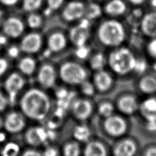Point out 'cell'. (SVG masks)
<instances>
[{"label":"cell","mask_w":156,"mask_h":156,"mask_svg":"<svg viewBox=\"0 0 156 156\" xmlns=\"http://www.w3.org/2000/svg\"><path fill=\"white\" fill-rule=\"evenodd\" d=\"M97 37L102 45L112 49L124 45L128 38L127 29L119 19L110 18L99 25Z\"/></svg>","instance_id":"cell-3"},{"label":"cell","mask_w":156,"mask_h":156,"mask_svg":"<svg viewBox=\"0 0 156 156\" xmlns=\"http://www.w3.org/2000/svg\"><path fill=\"white\" fill-rule=\"evenodd\" d=\"M7 134H9L5 130L4 132L0 130V143H2V144L5 143L6 141H7L9 140L7 139Z\"/></svg>","instance_id":"cell-47"},{"label":"cell","mask_w":156,"mask_h":156,"mask_svg":"<svg viewBox=\"0 0 156 156\" xmlns=\"http://www.w3.org/2000/svg\"><path fill=\"white\" fill-rule=\"evenodd\" d=\"M71 138L76 141L85 144L94 136V132L88 122H77L71 130Z\"/></svg>","instance_id":"cell-23"},{"label":"cell","mask_w":156,"mask_h":156,"mask_svg":"<svg viewBox=\"0 0 156 156\" xmlns=\"http://www.w3.org/2000/svg\"><path fill=\"white\" fill-rule=\"evenodd\" d=\"M138 156H156V142H150L141 146Z\"/></svg>","instance_id":"cell-39"},{"label":"cell","mask_w":156,"mask_h":156,"mask_svg":"<svg viewBox=\"0 0 156 156\" xmlns=\"http://www.w3.org/2000/svg\"><path fill=\"white\" fill-rule=\"evenodd\" d=\"M17 108L28 121L43 124L52 113L55 103L46 90L40 87L25 89L16 101Z\"/></svg>","instance_id":"cell-1"},{"label":"cell","mask_w":156,"mask_h":156,"mask_svg":"<svg viewBox=\"0 0 156 156\" xmlns=\"http://www.w3.org/2000/svg\"><path fill=\"white\" fill-rule=\"evenodd\" d=\"M150 71V62L143 55L138 54L133 70L134 79Z\"/></svg>","instance_id":"cell-30"},{"label":"cell","mask_w":156,"mask_h":156,"mask_svg":"<svg viewBox=\"0 0 156 156\" xmlns=\"http://www.w3.org/2000/svg\"><path fill=\"white\" fill-rule=\"evenodd\" d=\"M148 0H126L129 5L133 7H143L144 5L146 4Z\"/></svg>","instance_id":"cell-44"},{"label":"cell","mask_w":156,"mask_h":156,"mask_svg":"<svg viewBox=\"0 0 156 156\" xmlns=\"http://www.w3.org/2000/svg\"><path fill=\"white\" fill-rule=\"evenodd\" d=\"M138 28L140 33L146 38L156 37V10L145 12Z\"/></svg>","instance_id":"cell-20"},{"label":"cell","mask_w":156,"mask_h":156,"mask_svg":"<svg viewBox=\"0 0 156 156\" xmlns=\"http://www.w3.org/2000/svg\"><path fill=\"white\" fill-rule=\"evenodd\" d=\"M141 148L140 141L129 134L113 141L112 156H138Z\"/></svg>","instance_id":"cell-9"},{"label":"cell","mask_w":156,"mask_h":156,"mask_svg":"<svg viewBox=\"0 0 156 156\" xmlns=\"http://www.w3.org/2000/svg\"><path fill=\"white\" fill-rule=\"evenodd\" d=\"M43 23L41 16L37 12L29 13L26 18V25L31 29L35 30L40 28Z\"/></svg>","instance_id":"cell-34"},{"label":"cell","mask_w":156,"mask_h":156,"mask_svg":"<svg viewBox=\"0 0 156 156\" xmlns=\"http://www.w3.org/2000/svg\"><path fill=\"white\" fill-rule=\"evenodd\" d=\"M83 144L71 138L60 146V156H82Z\"/></svg>","instance_id":"cell-25"},{"label":"cell","mask_w":156,"mask_h":156,"mask_svg":"<svg viewBox=\"0 0 156 156\" xmlns=\"http://www.w3.org/2000/svg\"><path fill=\"white\" fill-rule=\"evenodd\" d=\"M138 54L130 47L122 45L112 49L107 55V66L115 77H133V70Z\"/></svg>","instance_id":"cell-2"},{"label":"cell","mask_w":156,"mask_h":156,"mask_svg":"<svg viewBox=\"0 0 156 156\" xmlns=\"http://www.w3.org/2000/svg\"><path fill=\"white\" fill-rule=\"evenodd\" d=\"M68 113L77 122H88L96 113V103L91 98L76 96L70 104Z\"/></svg>","instance_id":"cell-7"},{"label":"cell","mask_w":156,"mask_h":156,"mask_svg":"<svg viewBox=\"0 0 156 156\" xmlns=\"http://www.w3.org/2000/svg\"><path fill=\"white\" fill-rule=\"evenodd\" d=\"M2 15H3V13H2V10L0 9V22H1V20H2Z\"/></svg>","instance_id":"cell-51"},{"label":"cell","mask_w":156,"mask_h":156,"mask_svg":"<svg viewBox=\"0 0 156 156\" xmlns=\"http://www.w3.org/2000/svg\"><path fill=\"white\" fill-rule=\"evenodd\" d=\"M9 68L8 61L4 58H0V76L4 74Z\"/></svg>","instance_id":"cell-45"},{"label":"cell","mask_w":156,"mask_h":156,"mask_svg":"<svg viewBox=\"0 0 156 156\" xmlns=\"http://www.w3.org/2000/svg\"><path fill=\"white\" fill-rule=\"evenodd\" d=\"M20 156H43L41 149L27 147L23 149Z\"/></svg>","instance_id":"cell-41"},{"label":"cell","mask_w":156,"mask_h":156,"mask_svg":"<svg viewBox=\"0 0 156 156\" xmlns=\"http://www.w3.org/2000/svg\"><path fill=\"white\" fill-rule=\"evenodd\" d=\"M82 156H112L111 144L104 139L94 136L83 144Z\"/></svg>","instance_id":"cell-14"},{"label":"cell","mask_w":156,"mask_h":156,"mask_svg":"<svg viewBox=\"0 0 156 156\" xmlns=\"http://www.w3.org/2000/svg\"><path fill=\"white\" fill-rule=\"evenodd\" d=\"M99 128L106 138L113 141L130 134L132 124L130 118L119 113L99 119Z\"/></svg>","instance_id":"cell-4"},{"label":"cell","mask_w":156,"mask_h":156,"mask_svg":"<svg viewBox=\"0 0 156 156\" xmlns=\"http://www.w3.org/2000/svg\"><path fill=\"white\" fill-rule=\"evenodd\" d=\"M91 23L90 20L83 17L70 29L68 39L75 47L87 44L90 38Z\"/></svg>","instance_id":"cell-12"},{"label":"cell","mask_w":156,"mask_h":156,"mask_svg":"<svg viewBox=\"0 0 156 156\" xmlns=\"http://www.w3.org/2000/svg\"><path fill=\"white\" fill-rule=\"evenodd\" d=\"M142 97L135 90L124 91L119 93L113 101L116 112L128 118L136 116Z\"/></svg>","instance_id":"cell-6"},{"label":"cell","mask_w":156,"mask_h":156,"mask_svg":"<svg viewBox=\"0 0 156 156\" xmlns=\"http://www.w3.org/2000/svg\"><path fill=\"white\" fill-rule=\"evenodd\" d=\"M129 5L126 0H108L103 11L110 18L119 19L128 13Z\"/></svg>","instance_id":"cell-22"},{"label":"cell","mask_w":156,"mask_h":156,"mask_svg":"<svg viewBox=\"0 0 156 156\" xmlns=\"http://www.w3.org/2000/svg\"><path fill=\"white\" fill-rule=\"evenodd\" d=\"M133 87L141 97L156 95V74L149 71L135 77Z\"/></svg>","instance_id":"cell-15"},{"label":"cell","mask_w":156,"mask_h":156,"mask_svg":"<svg viewBox=\"0 0 156 156\" xmlns=\"http://www.w3.org/2000/svg\"><path fill=\"white\" fill-rule=\"evenodd\" d=\"M138 121L143 133L150 136H156V121Z\"/></svg>","instance_id":"cell-36"},{"label":"cell","mask_w":156,"mask_h":156,"mask_svg":"<svg viewBox=\"0 0 156 156\" xmlns=\"http://www.w3.org/2000/svg\"><path fill=\"white\" fill-rule=\"evenodd\" d=\"M23 148L17 140H8L2 145L0 156H20Z\"/></svg>","instance_id":"cell-28"},{"label":"cell","mask_w":156,"mask_h":156,"mask_svg":"<svg viewBox=\"0 0 156 156\" xmlns=\"http://www.w3.org/2000/svg\"><path fill=\"white\" fill-rule=\"evenodd\" d=\"M68 44V38L62 32L51 33L47 39V47L50 52H60L64 50Z\"/></svg>","instance_id":"cell-24"},{"label":"cell","mask_w":156,"mask_h":156,"mask_svg":"<svg viewBox=\"0 0 156 156\" xmlns=\"http://www.w3.org/2000/svg\"><path fill=\"white\" fill-rule=\"evenodd\" d=\"M65 0H46L47 9L51 13L60 9L64 5Z\"/></svg>","instance_id":"cell-40"},{"label":"cell","mask_w":156,"mask_h":156,"mask_svg":"<svg viewBox=\"0 0 156 156\" xmlns=\"http://www.w3.org/2000/svg\"><path fill=\"white\" fill-rule=\"evenodd\" d=\"M43 156H60V146L55 143H51L46 144L41 149Z\"/></svg>","instance_id":"cell-37"},{"label":"cell","mask_w":156,"mask_h":156,"mask_svg":"<svg viewBox=\"0 0 156 156\" xmlns=\"http://www.w3.org/2000/svg\"><path fill=\"white\" fill-rule=\"evenodd\" d=\"M4 128V118L0 116V130Z\"/></svg>","instance_id":"cell-50"},{"label":"cell","mask_w":156,"mask_h":156,"mask_svg":"<svg viewBox=\"0 0 156 156\" xmlns=\"http://www.w3.org/2000/svg\"><path fill=\"white\" fill-rule=\"evenodd\" d=\"M7 38H8V37L5 35H0V46H4L7 43Z\"/></svg>","instance_id":"cell-49"},{"label":"cell","mask_w":156,"mask_h":156,"mask_svg":"<svg viewBox=\"0 0 156 156\" xmlns=\"http://www.w3.org/2000/svg\"><path fill=\"white\" fill-rule=\"evenodd\" d=\"M9 106H12L10 100L5 93L0 91V112L5 111Z\"/></svg>","instance_id":"cell-43"},{"label":"cell","mask_w":156,"mask_h":156,"mask_svg":"<svg viewBox=\"0 0 156 156\" xmlns=\"http://www.w3.org/2000/svg\"><path fill=\"white\" fill-rule=\"evenodd\" d=\"M116 112L115 104L113 101L103 99L96 103V114L100 118H107Z\"/></svg>","instance_id":"cell-27"},{"label":"cell","mask_w":156,"mask_h":156,"mask_svg":"<svg viewBox=\"0 0 156 156\" xmlns=\"http://www.w3.org/2000/svg\"><path fill=\"white\" fill-rule=\"evenodd\" d=\"M88 60L90 68L94 72L104 69L107 66V56L101 52L91 54Z\"/></svg>","instance_id":"cell-29"},{"label":"cell","mask_w":156,"mask_h":156,"mask_svg":"<svg viewBox=\"0 0 156 156\" xmlns=\"http://www.w3.org/2000/svg\"><path fill=\"white\" fill-rule=\"evenodd\" d=\"M17 68L19 73L23 76H30L37 72V63L33 57L25 56L18 60Z\"/></svg>","instance_id":"cell-26"},{"label":"cell","mask_w":156,"mask_h":156,"mask_svg":"<svg viewBox=\"0 0 156 156\" xmlns=\"http://www.w3.org/2000/svg\"><path fill=\"white\" fill-rule=\"evenodd\" d=\"M99 1H104V0H99Z\"/></svg>","instance_id":"cell-52"},{"label":"cell","mask_w":156,"mask_h":156,"mask_svg":"<svg viewBox=\"0 0 156 156\" xmlns=\"http://www.w3.org/2000/svg\"><path fill=\"white\" fill-rule=\"evenodd\" d=\"M43 38L37 32H30L21 38L19 46L22 52L32 54L38 52L41 48Z\"/></svg>","instance_id":"cell-19"},{"label":"cell","mask_w":156,"mask_h":156,"mask_svg":"<svg viewBox=\"0 0 156 156\" xmlns=\"http://www.w3.org/2000/svg\"><path fill=\"white\" fill-rule=\"evenodd\" d=\"M146 5L149 7V10H156V0H148Z\"/></svg>","instance_id":"cell-48"},{"label":"cell","mask_w":156,"mask_h":156,"mask_svg":"<svg viewBox=\"0 0 156 156\" xmlns=\"http://www.w3.org/2000/svg\"><path fill=\"white\" fill-rule=\"evenodd\" d=\"M58 78L66 85L78 87L88 79L87 69L81 64L74 61L63 63L58 71Z\"/></svg>","instance_id":"cell-5"},{"label":"cell","mask_w":156,"mask_h":156,"mask_svg":"<svg viewBox=\"0 0 156 156\" xmlns=\"http://www.w3.org/2000/svg\"><path fill=\"white\" fill-rule=\"evenodd\" d=\"M43 0H22V9L27 13L36 12L41 6Z\"/></svg>","instance_id":"cell-35"},{"label":"cell","mask_w":156,"mask_h":156,"mask_svg":"<svg viewBox=\"0 0 156 156\" xmlns=\"http://www.w3.org/2000/svg\"><path fill=\"white\" fill-rule=\"evenodd\" d=\"M143 52L151 62L156 60V37L146 38L143 44Z\"/></svg>","instance_id":"cell-31"},{"label":"cell","mask_w":156,"mask_h":156,"mask_svg":"<svg viewBox=\"0 0 156 156\" xmlns=\"http://www.w3.org/2000/svg\"><path fill=\"white\" fill-rule=\"evenodd\" d=\"M28 119L16 108L9 111L4 118V129L10 135L22 133L28 126Z\"/></svg>","instance_id":"cell-11"},{"label":"cell","mask_w":156,"mask_h":156,"mask_svg":"<svg viewBox=\"0 0 156 156\" xmlns=\"http://www.w3.org/2000/svg\"><path fill=\"white\" fill-rule=\"evenodd\" d=\"M74 55L76 58L80 60H88L91 55V48L87 45H82L75 47Z\"/></svg>","instance_id":"cell-38"},{"label":"cell","mask_w":156,"mask_h":156,"mask_svg":"<svg viewBox=\"0 0 156 156\" xmlns=\"http://www.w3.org/2000/svg\"><path fill=\"white\" fill-rule=\"evenodd\" d=\"M21 52H22L20 49V46L16 45L10 46L7 48V56L12 59L17 58L20 56Z\"/></svg>","instance_id":"cell-42"},{"label":"cell","mask_w":156,"mask_h":156,"mask_svg":"<svg viewBox=\"0 0 156 156\" xmlns=\"http://www.w3.org/2000/svg\"><path fill=\"white\" fill-rule=\"evenodd\" d=\"M115 76L111 71L102 69L94 72L92 82L96 92L105 94L110 92L115 85Z\"/></svg>","instance_id":"cell-16"},{"label":"cell","mask_w":156,"mask_h":156,"mask_svg":"<svg viewBox=\"0 0 156 156\" xmlns=\"http://www.w3.org/2000/svg\"><path fill=\"white\" fill-rule=\"evenodd\" d=\"M22 133L23 142L27 147L41 149L50 143L48 129L43 124L34 123L28 126Z\"/></svg>","instance_id":"cell-8"},{"label":"cell","mask_w":156,"mask_h":156,"mask_svg":"<svg viewBox=\"0 0 156 156\" xmlns=\"http://www.w3.org/2000/svg\"><path fill=\"white\" fill-rule=\"evenodd\" d=\"M2 28L4 34L8 38H17L24 33L25 25L20 18L10 16L4 20Z\"/></svg>","instance_id":"cell-21"},{"label":"cell","mask_w":156,"mask_h":156,"mask_svg":"<svg viewBox=\"0 0 156 156\" xmlns=\"http://www.w3.org/2000/svg\"><path fill=\"white\" fill-rule=\"evenodd\" d=\"M135 117L138 121H156V95L142 97Z\"/></svg>","instance_id":"cell-18"},{"label":"cell","mask_w":156,"mask_h":156,"mask_svg":"<svg viewBox=\"0 0 156 156\" xmlns=\"http://www.w3.org/2000/svg\"><path fill=\"white\" fill-rule=\"evenodd\" d=\"M19 0H0V3L6 7H12L16 5Z\"/></svg>","instance_id":"cell-46"},{"label":"cell","mask_w":156,"mask_h":156,"mask_svg":"<svg viewBox=\"0 0 156 156\" xmlns=\"http://www.w3.org/2000/svg\"><path fill=\"white\" fill-rule=\"evenodd\" d=\"M36 78L39 87L45 90H51L55 88L58 78V71L53 65L44 63L37 70Z\"/></svg>","instance_id":"cell-13"},{"label":"cell","mask_w":156,"mask_h":156,"mask_svg":"<svg viewBox=\"0 0 156 156\" xmlns=\"http://www.w3.org/2000/svg\"><path fill=\"white\" fill-rule=\"evenodd\" d=\"M85 6L79 1H71L63 6L62 17L66 22H77L85 16Z\"/></svg>","instance_id":"cell-17"},{"label":"cell","mask_w":156,"mask_h":156,"mask_svg":"<svg viewBox=\"0 0 156 156\" xmlns=\"http://www.w3.org/2000/svg\"><path fill=\"white\" fill-rule=\"evenodd\" d=\"M103 12V9L99 4L96 2H90L86 4L84 17L92 21L101 17Z\"/></svg>","instance_id":"cell-32"},{"label":"cell","mask_w":156,"mask_h":156,"mask_svg":"<svg viewBox=\"0 0 156 156\" xmlns=\"http://www.w3.org/2000/svg\"><path fill=\"white\" fill-rule=\"evenodd\" d=\"M26 80L19 72L10 73L5 79L4 87L12 105L16 104L20 94L25 90Z\"/></svg>","instance_id":"cell-10"},{"label":"cell","mask_w":156,"mask_h":156,"mask_svg":"<svg viewBox=\"0 0 156 156\" xmlns=\"http://www.w3.org/2000/svg\"><path fill=\"white\" fill-rule=\"evenodd\" d=\"M77 87L80 96L83 97L92 99L97 93L92 81H90L88 79L83 82Z\"/></svg>","instance_id":"cell-33"}]
</instances>
